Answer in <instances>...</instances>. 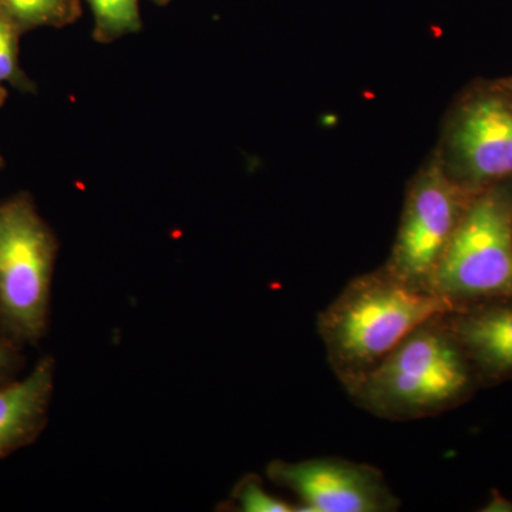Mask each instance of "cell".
I'll return each mask as SVG.
<instances>
[{
  "label": "cell",
  "instance_id": "9a60e30c",
  "mask_svg": "<svg viewBox=\"0 0 512 512\" xmlns=\"http://www.w3.org/2000/svg\"><path fill=\"white\" fill-rule=\"evenodd\" d=\"M501 83L504 84L507 89H510L512 92V76L503 77V79H498Z\"/></svg>",
  "mask_w": 512,
  "mask_h": 512
},
{
  "label": "cell",
  "instance_id": "6da1fadb",
  "mask_svg": "<svg viewBox=\"0 0 512 512\" xmlns=\"http://www.w3.org/2000/svg\"><path fill=\"white\" fill-rule=\"evenodd\" d=\"M453 306L414 288L384 266L350 279L318 315L330 369L346 393L386 359L413 330Z\"/></svg>",
  "mask_w": 512,
  "mask_h": 512
},
{
  "label": "cell",
  "instance_id": "5bb4252c",
  "mask_svg": "<svg viewBox=\"0 0 512 512\" xmlns=\"http://www.w3.org/2000/svg\"><path fill=\"white\" fill-rule=\"evenodd\" d=\"M22 363L19 346L0 335V384L10 382L22 367Z\"/></svg>",
  "mask_w": 512,
  "mask_h": 512
},
{
  "label": "cell",
  "instance_id": "30bf717a",
  "mask_svg": "<svg viewBox=\"0 0 512 512\" xmlns=\"http://www.w3.org/2000/svg\"><path fill=\"white\" fill-rule=\"evenodd\" d=\"M23 35L37 28H64L82 16L79 0H0Z\"/></svg>",
  "mask_w": 512,
  "mask_h": 512
},
{
  "label": "cell",
  "instance_id": "277c9868",
  "mask_svg": "<svg viewBox=\"0 0 512 512\" xmlns=\"http://www.w3.org/2000/svg\"><path fill=\"white\" fill-rule=\"evenodd\" d=\"M57 248L32 195L0 201V335L19 348L45 336Z\"/></svg>",
  "mask_w": 512,
  "mask_h": 512
},
{
  "label": "cell",
  "instance_id": "52a82bcc",
  "mask_svg": "<svg viewBox=\"0 0 512 512\" xmlns=\"http://www.w3.org/2000/svg\"><path fill=\"white\" fill-rule=\"evenodd\" d=\"M266 473L301 498L299 512H394L402 505L382 471L346 458L276 460Z\"/></svg>",
  "mask_w": 512,
  "mask_h": 512
},
{
  "label": "cell",
  "instance_id": "e0dca14e",
  "mask_svg": "<svg viewBox=\"0 0 512 512\" xmlns=\"http://www.w3.org/2000/svg\"><path fill=\"white\" fill-rule=\"evenodd\" d=\"M5 167V160H3L2 154H0V168Z\"/></svg>",
  "mask_w": 512,
  "mask_h": 512
},
{
  "label": "cell",
  "instance_id": "2e32d148",
  "mask_svg": "<svg viewBox=\"0 0 512 512\" xmlns=\"http://www.w3.org/2000/svg\"><path fill=\"white\" fill-rule=\"evenodd\" d=\"M151 2L156 3L158 6H165L171 2V0H151Z\"/></svg>",
  "mask_w": 512,
  "mask_h": 512
},
{
  "label": "cell",
  "instance_id": "8992f818",
  "mask_svg": "<svg viewBox=\"0 0 512 512\" xmlns=\"http://www.w3.org/2000/svg\"><path fill=\"white\" fill-rule=\"evenodd\" d=\"M439 151L448 175L481 191L512 181V92L500 80L470 84L448 114Z\"/></svg>",
  "mask_w": 512,
  "mask_h": 512
},
{
  "label": "cell",
  "instance_id": "5b68a950",
  "mask_svg": "<svg viewBox=\"0 0 512 512\" xmlns=\"http://www.w3.org/2000/svg\"><path fill=\"white\" fill-rule=\"evenodd\" d=\"M480 191L448 175L439 151L407 188L399 229L384 268L414 288L430 291L441 255Z\"/></svg>",
  "mask_w": 512,
  "mask_h": 512
},
{
  "label": "cell",
  "instance_id": "7c38bea8",
  "mask_svg": "<svg viewBox=\"0 0 512 512\" xmlns=\"http://www.w3.org/2000/svg\"><path fill=\"white\" fill-rule=\"evenodd\" d=\"M23 32L0 8V107L8 99V86L22 93H35L36 86L19 62V42Z\"/></svg>",
  "mask_w": 512,
  "mask_h": 512
},
{
  "label": "cell",
  "instance_id": "3957f363",
  "mask_svg": "<svg viewBox=\"0 0 512 512\" xmlns=\"http://www.w3.org/2000/svg\"><path fill=\"white\" fill-rule=\"evenodd\" d=\"M430 291L453 311L512 299V181L478 192L441 255Z\"/></svg>",
  "mask_w": 512,
  "mask_h": 512
},
{
  "label": "cell",
  "instance_id": "9c48e42d",
  "mask_svg": "<svg viewBox=\"0 0 512 512\" xmlns=\"http://www.w3.org/2000/svg\"><path fill=\"white\" fill-rule=\"evenodd\" d=\"M55 366L43 359L20 382L0 384V458L32 443L45 426Z\"/></svg>",
  "mask_w": 512,
  "mask_h": 512
},
{
  "label": "cell",
  "instance_id": "ba28073f",
  "mask_svg": "<svg viewBox=\"0 0 512 512\" xmlns=\"http://www.w3.org/2000/svg\"><path fill=\"white\" fill-rule=\"evenodd\" d=\"M446 318L483 389L512 382V299L474 303Z\"/></svg>",
  "mask_w": 512,
  "mask_h": 512
},
{
  "label": "cell",
  "instance_id": "8fae6325",
  "mask_svg": "<svg viewBox=\"0 0 512 512\" xmlns=\"http://www.w3.org/2000/svg\"><path fill=\"white\" fill-rule=\"evenodd\" d=\"M94 16L93 37L111 43L141 30L140 0H87Z\"/></svg>",
  "mask_w": 512,
  "mask_h": 512
},
{
  "label": "cell",
  "instance_id": "7a4b0ae2",
  "mask_svg": "<svg viewBox=\"0 0 512 512\" xmlns=\"http://www.w3.org/2000/svg\"><path fill=\"white\" fill-rule=\"evenodd\" d=\"M446 315L413 330L349 390L352 402L389 421L440 416L470 402L483 387Z\"/></svg>",
  "mask_w": 512,
  "mask_h": 512
},
{
  "label": "cell",
  "instance_id": "4fadbf2b",
  "mask_svg": "<svg viewBox=\"0 0 512 512\" xmlns=\"http://www.w3.org/2000/svg\"><path fill=\"white\" fill-rule=\"evenodd\" d=\"M239 510L247 512H295L298 505L279 500L262 487L254 477H248L238 485L234 494Z\"/></svg>",
  "mask_w": 512,
  "mask_h": 512
}]
</instances>
